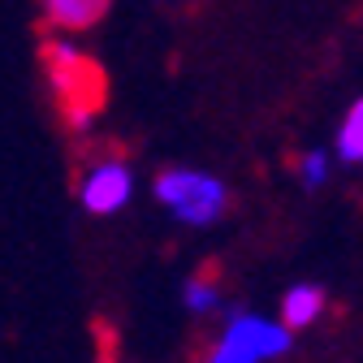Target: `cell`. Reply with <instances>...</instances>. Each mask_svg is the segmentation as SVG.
I'll return each instance as SVG.
<instances>
[{"instance_id": "6da1fadb", "label": "cell", "mask_w": 363, "mask_h": 363, "mask_svg": "<svg viewBox=\"0 0 363 363\" xmlns=\"http://www.w3.org/2000/svg\"><path fill=\"white\" fill-rule=\"evenodd\" d=\"M152 199L173 220L186 225V230H212V225L225 220V212H230V186H225L216 173L195 169V164L160 169L156 182H152Z\"/></svg>"}, {"instance_id": "7a4b0ae2", "label": "cell", "mask_w": 363, "mask_h": 363, "mask_svg": "<svg viewBox=\"0 0 363 363\" xmlns=\"http://www.w3.org/2000/svg\"><path fill=\"white\" fill-rule=\"evenodd\" d=\"M294 346V329L281 315H259L247 307L225 311L220 333L212 337L203 363H277Z\"/></svg>"}, {"instance_id": "3957f363", "label": "cell", "mask_w": 363, "mask_h": 363, "mask_svg": "<svg viewBox=\"0 0 363 363\" xmlns=\"http://www.w3.org/2000/svg\"><path fill=\"white\" fill-rule=\"evenodd\" d=\"M43 69H48L52 91H57L65 117L74 121V130H86L91 117H96L100 104H104L100 69L78 52V43H69V35H57V39L43 43Z\"/></svg>"}, {"instance_id": "277c9868", "label": "cell", "mask_w": 363, "mask_h": 363, "mask_svg": "<svg viewBox=\"0 0 363 363\" xmlns=\"http://www.w3.org/2000/svg\"><path fill=\"white\" fill-rule=\"evenodd\" d=\"M139 182H134V164L117 152L91 156L78 173V203L86 216H117L130 208Z\"/></svg>"}, {"instance_id": "5b68a950", "label": "cell", "mask_w": 363, "mask_h": 363, "mask_svg": "<svg viewBox=\"0 0 363 363\" xmlns=\"http://www.w3.org/2000/svg\"><path fill=\"white\" fill-rule=\"evenodd\" d=\"M325 311H329V290L325 286H315V281H294L281 303H277V315L294 329V333H307L325 320Z\"/></svg>"}, {"instance_id": "8992f818", "label": "cell", "mask_w": 363, "mask_h": 363, "mask_svg": "<svg viewBox=\"0 0 363 363\" xmlns=\"http://www.w3.org/2000/svg\"><path fill=\"white\" fill-rule=\"evenodd\" d=\"M108 9V0H39V18L52 35H78L91 30Z\"/></svg>"}, {"instance_id": "52a82bcc", "label": "cell", "mask_w": 363, "mask_h": 363, "mask_svg": "<svg viewBox=\"0 0 363 363\" xmlns=\"http://www.w3.org/2000/svg\"><path fill=\"white\" fill-rule=\"evenodd\" d=\"M182 307H186L195 320H208V315L230 311V307H225V286L212 277V272H191V277L182 281Z\"/></svg>"}, {"instance_id": "ba28073f", "label": "cell", "mask_w": 363, "mask_h": 363, "mask_svg": "<svg viewBox=\"0 0 363 363\" xmlns=\"http://www.w3.org/2000/svg\"><path fill=\"white\" fill-rule=\"evenodd\" d=\"M333 156L342 164H363V96H354L333 130Z\"/></svg>"}, {"instance_id": "9c48e42d", "label": "cell", "mask_w": 363, "mask_h": 363, "mask_svg": "<svg viewBox=\"0 0 363 363\" xmlns=\"http://www.w3.org/2000/svg\"><path fill=\"white\" fill-rule=\"evenodd\" d=\"M333 147H307L298 160H294V177H298V186L303 191H325L329 186V177H333Z\"/></svg>"}]
</instances>
